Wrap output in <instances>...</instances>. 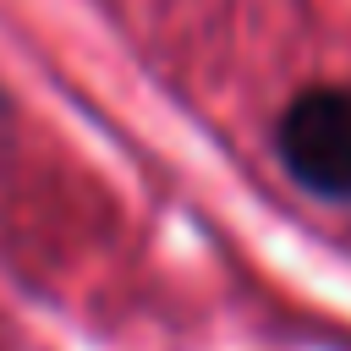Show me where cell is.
Listing matches in <instances>:
<instances>
[{
    "mask_svg": "<svg viewBox=\"0 0 351 351\" xmlns=\"http://www.w3.org/2000/svg\"><path fill=\"white\" fill-rule=\"evenodd\" d=\"M274 148L296 186L329 203H351V88H302L274 126Z\"/></svg>",
    "mask_w": 351,
    "mask_h": 351,
    "instance_id": "cell-1",
    "label": "cell"
}]
</instances>
